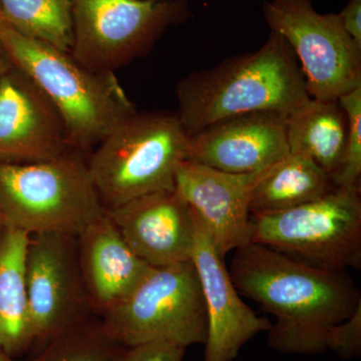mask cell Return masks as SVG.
Returning a JSON list of instances; mask_svg holds the SVG:
<instances>
[{
  "instance_id": "8",
  "label": "cell",
  "mask_w": 361,
  "mask_h": 361,
  "mask_svg": "<svg viewBox=\"0 0 361 361\" xmlns=\"http://www.w3.org/2000/svg\"><path fill=\"white\" fill-rule=\"evenodd\" d=\"M189 16L187 0H73L71 54L90 70L115 73Z\"/></svg>"
},
{
  "instance_id": "6",
  "label": "cell",
  "mask_w": 361,
  "mask_h": 361,
  "mask_svg": "<svg viewBox=\"0 0 361 361\" xmlns=\"http://www.w3.org/2000/svg\"><path fill=\"white\" fill-rule=\"evenodd\" d=\"M250 243L268 247L319 269H360V190L334 187L303 205L250 216Z\"/></svg>"
},
{
  "instance_id": "5",
  "label": "cell",
  "mask_w": 361,
  "mask_h": 361,
  "mask_svg": "<svg viewBox=\"0 0 361 361\" xmlns=\"http://www.w3.org/2000/svg\"><path fill=\"white\" fill-rule=\"evenodd\" d=\"M189 151L190 137L176 114L135 111L90 152L87 167L106 210L175 189Z\"/></svg>"
},
{
  "instance_id": "23",
  "label": "cell",
  "mask_w": 361,
  "mask_h": 361,
  "mask_svg": "<svg viewBox=\"0 0 361 361\" xmlns=\"http://www.w3.org/2000/svg\"><path fill=\"white\" fill-rule=\"evenodd\" d=\"M326 350L334 351L339 357L351 360L361 353V304L348 319L329 329Z\"/></svg>"
},
{
  "instance_id": "27",
  "label": "cell",
  "mask_w": 361,
  "mask_h": 361,
  "mask_svg": "<svg viewBox=\"0 0 361 361\" xmlns=\"http://www.w3.org/2000/svg\"><path fill=\"white\" fill-rule=\"evenodd\" d=\"M0 361H18L16 358L11 357V356L6 355V353L0 351Z\"/></svg>"
},
{
  "instance_id": "1",
  "label": "cell",
  "mask_w": 361,
  "mask_h": 361,
  "mask_svg": "<svg viewBox=\"0 0 361 361\" xmlns=\"http://www.w3.org/2000/svg\"><path fill=\"white\" fill-rule=\"evenodd\" d=\"M229 273L240 293L274 316L268 342L279 353H324L329 329L361 304L345 272L319 269L260 244L236 249Z\"/></svg>"
},
{
  "instance_id": "22",
  "label": "cell",
  "mask_w": 361,
  "mask_h": 361,
  "mask_svg": "<svg viewBox=\"0 0 361 361\" xmlns=\"http://www.w3.org/2000/svg\"><path fill=\"white\" fill-rule=\"evenodd\" d=\"M348 116V130L341 164L332 177L334 187L360 190L361 179V87L339 97Z\"/></svg>"
},
{
  "instance_id": "16",
  "label": "cell",
  "mask_w": 361,
  "mask_h": 361,
  "mask_svg": "<svg viewBox=\"0 0 361 361\" xmlns=\"http://www.w3.org/2000/svg\"><path fill=\"white\" fill-rule=\"evenodd\" d=\"M78 264L92 311L102 316L130 295L152 266L104 214L77 236Z\"/></svg>"
},
{
  "instance_id": "7",
  "label": "cell",
  "mask_w": 361,
  "mask_h": 361,
  "mask_svg": "<svg viewBox=\"0 0 361 361\" xmlns=\"http://www.w3.org/2000/svg\"><path fill=\"white\" fill-rule=\"evenodd\" d=\"M99 317L104 332L123 346L167 341L187 348L206 341L205 301L192 261L152 268L127 298Z\"/></svg>"
},
{
  "instance_id": "3",
  "label": "cell",
  "mask_w": 361,
  "mask_h": 361,
  "mask_svg": "<svg viewBox=\"0 0 361 361\" xmlns=\"http://www.w3.org/2000/svg\"><path fill=\"white\" fill-rule=\"evenodd\" d=\"M0 44L58 109L75 151L90 153L137 111L115 73L90 70L71 52L25 37L2 18Z\"/></svg>"
},
{
  "instance_id": "15",
  "label": "cell",
  "mask_w": 361,
  "mask_h": 361,
  "mask_svg": "<svg viewBox=\"0 0 361 361\" xmlns=\"http://www.w3.org/2000/svg\"><path fill=\"white\" fill-rule=\"evenodd\" d=\"M106 211L133 251L152 267L191 261L196 219L177 190L154 192Z\"/></svg>"
},
{
  "instance_id": "26",
  "label": "cell",
  "mask_w": 361,
  "mask_h": 361,
  "mask_svg": "<svg viewBox=\"0 0 361 361\" xmlns=\"http://www.w3.org/2000/svg\"><path fill=\"white\" fill-rule=\"evenodd\" d=\"M13 66V61L9 58L6 49H4V47L0 44V78H1L2 75H6L7 71H11Z\"/></svg>"
},
{
  "instance_id": "21",
  "label": "cell",
  "mask_w": 361,
  "mask_h": 361,
  "mask_svg": "<svg viewBox=\"0 0 361 361\" xmlns=\"http://www.w3.org/2000/svg\"><path fill=\"white\" fill-rule=\"evenodd\" d=\"M122 348L104 332L99 320L90 319L45 344L32 361H111Z\"/></svg>"
},
{
  "instance_id": "4",
  "label": "cell",
  "mask_w": 361,
  "mask_h": 361,
  "mask_svg": "<svg viewBox=\"0 0 361 361\" xmlns=\"http://www.w3.org/2000/svg\"><path fill=\"white\" fill-rule=\"evenodd\" d=\"M84 154L51 160L0 163V217L25 234L77 237L106 213Z\"/></svg>"
},
{
  "instance_id": "25",
  "label": "cell",
  "mask_w": 361,
  "mask_h": 361,
  "mask_svg": "<svg viewBox=\"0 0 361 361\" xmlns=\"http://www.w3.org/2000/svg\"><path fill=\"white\" fill-rule=\"evenodd\" d=\"M338 16L348 35L361 45V0H348Z\"/></svg>"
},
{
  "instance_id": "19",
  "label": "cell",
  "mask_w": 361,
  "mask_h": 361,
  "mask_svg": "<svg viewBox=\"0 0 361 361\" xmlns=\"http://www.w3.org/2000/svg\"><path fill=\"white\" fill-rule=\"evenodd\" d=\"M334 188L330 176L312 159L289 152L259 179L249 211L251 216L281 212L314 201Z\"/></svg>"
},
{
  "instance_id": "10",
  "label": "cell",
  "mask_w": 361,
  "mask_h": 361,
  "mask_svg": "<svg viewBox=\"0 0 361 361\" xmlns=\"http://www.w3.org/2000/svg\"><path fill=\"white\" fill-rule=\"evenodd\" d=\"M25 282L35 348L89 322L92 314L78 264L77 237L63 234L30 236Z\"/></svg>"
},
{
  "instance_id": "12",
  "label": "cell",
  "mask_w": 361,
  "mask_h": 361,
  "mask_svg": "<svg viewBox=\"0 0 361 361\" xmlns=\"http://www.w3.org/2000/svg\"><path fill=\"white\" fill-rule=\"evenodd\" d=\"M195 214V213H194ZM191 261L198 274L205 301L207 336L204 361H233L242 348L272 322L247 306L233 283L225 257L195 215Z\"/></svg>"
},
{
  "instance_id": "11",
  "label": "cell",
  "mask_w": 361,
  "mask_h": 361,
  "mask_svg": "<svg viewBox=\"0 0 361 361\" xmlns=\"http://www.w3.org/2000/svg\"><path fill=\"white\" fill-rule=\"evenodd\" d=\"M75 151L49 97L14 66L0 78V163H35Z\"/></svg>"
},
{
  "instance_id": "28",
  "label": "cell",
  "mask_w": 361,
  "mask_h": 361,
  "mask_svg": "<svg viewBox=\"0 0 361 361\" xmlns=\"http://www.w3.org/2000/svg\"><path fill=\"white\" fill-rule=\"evenodd\" d=\"M4 224H2V220L1 217H0V231H1L2 229H4Z\"/></svg>"
},
{
  "instance_id": "24",
  "label": "cell",
  "mask_w": 361,
  "mask_h": 361,
  "mask_svg": "<svg viewBox=\"0 0 361 361\" xmlns=\"http://www.w3.org/2000/svg\"><path fill=\"white\" fill-rule=\"evenodd\" d=\"M186 348L167 341L123 346L111 361H183Z\"/></svg>"
},
{
  "instance_id": "9",
  "label": "cell",
  "mask_w": 361,
  "mask_h": 361,
  "mask_svg": "<svg viewBox=\"0 0 361 361\" xmlns=\"http://www.w3.org/2000/svg\"><path fill=\"white\" fill-rule=\"evenodd\" d=\"M263 13L271 32L290 45L310 97L336 101L361 87V45L338 13H317L311 0H271Z\"/></svg>"
},
{
  "instance_id": "2",
  "label": "cell",
  "mask_w": 361,
  "mask_h": 361,
  "mask_svg": "<svg viewBox=\"0 0 361 361\" xmlns=\"http://www.w3.org/2000/svg\"><path fill=\"white\" fill-rule=\"evenodd\" d=\"M178 120L188 137L231 116L255 111L287 116L310 99L295 54L271 32L257 51L195 71L177 87Z\"/></svg>"
},
{
  "instance_id": "18",
  "label": "cell",
  "mask_w": 361,
  "mask_h": 361,
  "mask_svg": "<svg viewBox=\"0 0 361 361\" xmlns=\"http://www.w3.org/2000/svg\"><path fill=\"white\" fill-rule=\"evenodd\" d=\"M348 130V116L338 99L310 97L286 116L289 152L310 157L331 179L341 164Z\"/></svg>"
},
{
  "instance_id": "17",
  "label": "cell",
  "mask_w": 361,
  "mask_h": 361,
  "mask_svg": "<svg viewBox=\"0 0 361 361\" xmlns=\"http://www.w3.org/2000/svg\"><path fill=\"white\" fill-rule=\"evenodd\" d=\"M28 241L20 230L0 231V351L16 360L35 348L25 282Z\"/></svg>"
},
{
  "instance_id": "13",
  "label": "cell",
  "mask_w": 361,
  "mask_h": 361,
  "mask_svg": "<svg viewBox=\"0 0 361 361\" xmlns=\"http://www.w3.org/2000/svg\"><path fill=\"white\" fill-rule=\"evenodd\" d=\"M266 171L233 174L192 161L178 169L175 189L223 257L251 242V194Z\"/></svg>"
},
{
  "instance_id": "29",
  "label": "cell",
  "mask_w": 361,
  "mask_h": 361,
  "mask_svg": "<svg viewBox=\"0 0 361 361\" xmlns=\"http://www.w3.org/2000/svg\"><path fill=\"white\" fill-rule=\"evenodd\" d=\"M1 18H2L1 13H0V20H1Z\"/></svg>"
},
{
  "instance_id": "14",
  "label": "cell",
  "mask_w": 361,
  "mask_h": 361,
  "mask_svg": "<svg viewBox=\"0 0 361 361\" xmlns=\"http://www.w3.org/2000/svg\"><path fill=\"white\" fill-rule=\"evenodd\" d=\"M288 153L286 116L255 111L214 123L192 135L187 161L248 174L266 170Z\"/></svg>"
},
{
  "instance_id": "20",
  "label": "cell",
  "mask_w": 361,
  "mask_h": 361,
  "mask_svg": "<svg viewBox=\"0 0 361 361\" xmlns=\"http://www.w3.org/2000/svg\"><path fill=\"white\" fill-rule=\"evenodd\" d=\"M73 0H0L2 20L30 39L71 52Z\"/></svg>"
}]
</instances>
